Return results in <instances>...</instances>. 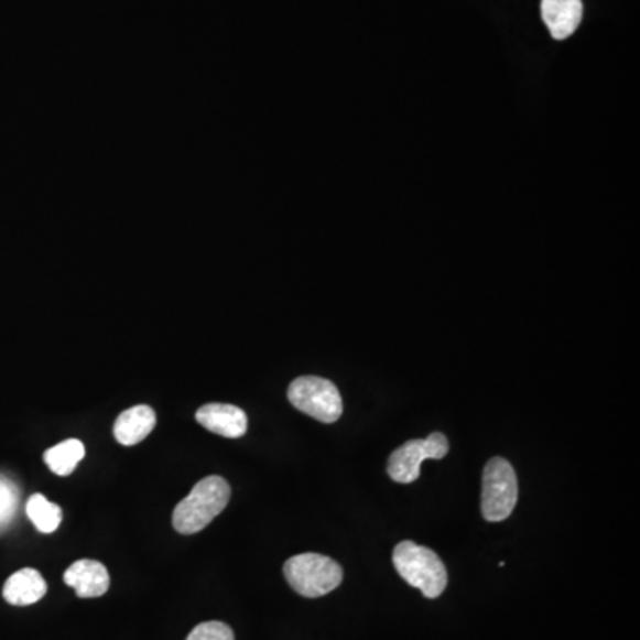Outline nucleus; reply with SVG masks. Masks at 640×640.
I'll return each mask as SVG.
<instances>
[{
  "instance_id": "4468645a",
  "label": "nucleus",
  "mask_w": 640,
  "mask_h": 640,
  "mask_svg": "<svg viewBox=\"0 0 640 640\" xmlns=\"http://www.w3.org/2000/svg\"><path fill=\"white\" fill-rule=\"evenodd\" d=\"M19 507V489L11 480L0 477V527L8 525L13 520Z\"/></svg>"
},
{
  "instance_id": "2eb2a0df",
  "label": "nucleus",
  "mask_w": 640,
  "mask_h": 640,
  "mask_svg": "<svg viewBox=\"0 0 640 640\" xmlns=\"http://www.w3.org/2000/svg\"><path fill=\"white\" fill-rule=\"evenodd\" d=\"M185 640H236L234 630L221 621L202 622Z\"/></svg>"
},
{
  "instance_id": "f257e3e1",
  "label": "nucleus",
  "mask_w": 640,
  "mask_h": 640,
  "mask_svg": "<svg viewBox=\"0 0 640 640\" xmlns=\"http://www.w3.org/2000/svg\"><path fill=\"white\" fill-rule=\"evenodd\" d=\"M230 484L219 475L199 480L173 511V527L184 535L196 534L210 525L230 502Z\"/></svg>"
},
{
  "instance_id": "f03ea898",
  "label": "nucleus",
  "mask_w": 640,
  "mask_h": 640,
  "mask_svg": "<svg viewBox=\"0 0 640 640\" xmlns=\"http://www.w3.org/2000/svg\"><path fill=\"white\" fill-rule=\"evenodd\" d=\"M393 564L405 584L422 590L425 598L434 599L443 595L447 587V567L442 558L413 541H402L393 550Z\"/></svg>"
},
{
  "instance_id": "9d476101",
  "label": "nucleus",
  "mask_w": 640,
  "mask_h": 640,
  "mask_svg": "<svg viewBox=\"0 0 640 640\" xmlns=\"http://www.w3.org/2000/svg\"><path fill=\"white\" fill-rule=\"evenodd\" d=\"M46 589L48 587L42 573L33 567H23L6 581L2 596L14 607H28L37 604L46 595Z\"/></svg>"
},
{
  "instance_id": "20e7f679",
  "label": "nucleus",
  "mask_w": 640,
  "mask_h": 640,
  "mask_svg": "<svg viewBox=\"0 0 640 640\" xmlns=\"http://www.w3.org/2000/svg\"><path fill=\"white\" fill-rule=\"evenodd\" d=\"M289 401L295 410L323 424H335L344 411L338 388L332 381L317 376H304L292 381L289 387Z\"/></svg>"
},
{
  "instance_id": "9b49d317",
  "label": "nucleus",
  "mask_w": 640,
  "mask_h": 640,
  "mask_svg": "<svg viewBox=\"0 0 640 640\" xmlns=\"http://www.w3.org/2000/svg\"><path fill=\"white\" fill-rule=\"evenodd\" d=\"M158 424L155 411L150 405H134L123 411L115 424L116 442L124 447H132L143 442Z\"/></svg>"
},
{
  "instance_id": "7ed1b4c3",
  "label": "nucleus",
  "mask_w": 640,
  "mask_h": 640,
  "mask_svg": "<svg viewBox=\"0 0 640 640\" xmlns=\"http://www.w3.org/2000/svg\"><path fill=\"white\" fill-rule=\"evenodd\" d=\"M283 573L292 589L304 598L329 595L344 578L340 564L321 553H301L289 558Z\"/></svg>"
},
{
  "instance_id": "0eeeda50",
  "label": "nucleus",
  "mask_w": 640,
  "mask_h": 640,
  "mask_svg": "<svg viewBox=\"0 0 640 640\" xmlns=\"http://www.w3.org/2000/svg\"><path fill=\"white\" fill-rule=\"evenodd\" d=\"M196 420L202 427L223 438L237 440L248 431V416L234 404H207L199 408Z\"/></svg>"
},
{
  "instance_id": "423d86ee",
  "label": "nucleus",
  "mask_w": 640,
  "mask_h": 640,
  "mask_svg": "<svg viewBox=\"0 0 640 640\" xmlns=\"http://www.w3.org/2000/svg\"><path fill=\"white\" fill-rule=\"evenodd\" d=\"M448 440L445 434L433 433L425 440H411L392 452L388 459V475L399 484L415 482L425 459H443L447 456Z\"/></svg>"
},
{
  "instance_id": "ddd939ff",
  "label": "nucleus",
  "mask_w": 640,
  "mask_h": 640,
  "mask_svg": "<svg viewBox=\"0 0 640 640\" xmlns=\"http://www.w3.org/2000/svg\"><path fill=\"white\" fill-rule=\"evenodd\" d=\"M29 520L33 521L34 527H36L43 534H52L56 532L57 527L61 525L63 521V511L61 507L56 503H52L51 500H46L43 495L36 493L29 498L28 507Z\"/></svg>"
},
{
  "instance_id": "6e6552de",
  "label": "nucleus",
  "mask_w": 640,
  "mask_h": 640,
  "mask_svg": "<svg viewBox=\"0 0 640 640\" xmlns=\"http://www.w3.org/2000/svg\"><path fill=\"white\" fill-rule=\"evenodd\" d=\"M65 584L75 589L79 598H98L109 590L111 576L101 562L83 558L66 570Z\"/></svg>"
},
{
  "instance_id": "1a4fd4ad",
  "label": "nucleus",
  "mask_w": 640,
  "mask_h": 640,
  "mask_svg": "<svg viewBox=\"0 0 640 640\" xmlns=\"http://www.w3.org/2000/svg\"><path fill=\"white\" fill-rule=\"evenodd\" d=\"M582 13H584L582 0H543L541 2V17L555 40H566L572 36L581 25Z\"/></svg>"
},
{
  "instance_id": "f8f14e48",
  "label": "nucleus",
  "mask_w": 640,
  "mask_h": 640,
  "mask_svg": "<svg viewBox=\"0 0 640 640\" xmlns=\"http://www.w3.org/2000/svg\"><path fill=\"white\" fill-rule=\"evenodd\" d=\"M84 456H86V448H84L83 442L66 440L56 447L48 448L43 459L54 474L66 477V475L74 474Z\"/></svg>"
},
{
  "instance_id": "39448f33",
  "label": "nucleus",
  "mask_w": 640,
  "mask_h": 640,
  "mask_svg": "<svg viewBox=\"0 0 640 640\" xmlns=\"http://www.w3.org/2000/svg\"><path fill=\"white\" fill-rule=\"evenodd\" d=\"M518 502V477L509 460L493 457L484 468L482 517L503 521L511 517Z\"/></svg>"
}]
</instances>
